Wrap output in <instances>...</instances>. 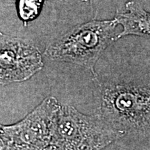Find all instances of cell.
<instances>
[{
  "mask_svg": "<svg viewBox=\"0 0 150 150\" xmlns=\"http://www.w3.org/2000/svg\"><path fill=\"white\" fill-rule=\"evenodd\" d=\"M81 1H91V0H81Z\"/></svg>",
  "mask_w": 150,
  "mask_h": 150,
  "instance_id": "obj_8",
  "label": "cell"
},
{
  "mask_svg": "<svg viewBox=\"0 0 150 150\" xmlns=\"http://www.w3.org/2000/svg\"><path fill=\"white\" fill-rule=\"evenodd\" d=\"M115 19L93 20L73 27L47 46L45 56L52 61L82 66L96 76L95 66L106 49L119 40Z\"/></svg>",
  "mask_w": 150,
  "mask_h": 150,
  "instance_id": "obj_2",
  "label": "cell"
},
{
  "mask_svg": "<svg viewBox=\"0 0 150 150\" xmlns=\"http://www.w3.org/2000/svg\"><path fill=\"white\" fill-rule=\"evenodd\" d=\"M61 107L56 97H48L22 120L1 125L0 149H48Z\"/></svg>",
  "mask_w": 150,
  "mask_h": 150,
  "instance_id": "obj_4",
  "label": "cell"
},
{
  "mask_svg": "<svg viewBox=\"0 0 150 150\" xmlns=\"http://www.w3.org/2000/svg\"><path fill=\"white\" fill-rule=\"evenodd\" d=\"M114 19L122 27L119 39L127 35L150 38V12L138 1H127L125 10L116 11Z\"/></svg>",
  "mask_w": 150,
  "mask_h": 150,
  "instance_id": "obj_6",
  "label": "cell"
},
{
  "mask_svg": "<svg viewBox=\"0 0 150 150\" xmlns=\"http://www.w3.org/2000/svg\"><path fill=\"white\" fill-rule=\"evenodd\" d=\"M44 0H16V10L23 23L35 20L42 10Z\"/></svg>",
  "mask_w": 150,
  "mask_h": 150,
  "instance_id": "obj_7",
  "label": "cell"
},
{
  "mask_svg": "<svg viewBox=\"0 0 150 150\" xmlns=\"http://www.w3.org/2000/svg\"><path fill=\"white\" fill-rule=\"evenodd\" d=\"M40 50L32 43L0 33V83L1 86L27 81L42 70Z\"/></svg>",
  "mask_w": 150,
  "mask_h": 150,
  "instance_id": "obj_5",
  "label": "cell"
},
{
  "mask_svg": "<svg viewBox=\"0 0 150 150\" xmlns=\"http://www.w3.org/2000/svg\"><path fill=\"white\" fill-rule=\"evenodd\" d=\"M97 114L120 135L150 136V89L133 84L103 87Z\"/></svg>",
  "mask_w": 150,
  "mask_h": 150,
  "instance_id": "obj_1",
  "label": "cell"
},
{
  "mask_svg": "<svg viewBox=\"0 0 150 150\" xmlns=\"http://www.w3.org/2000/svg\"><path fill=\"white\" fill-rule=\"evenodd\" d=\"M121 138L99 114L85 115L65 105L60 108L48 149H102Z\"/></svg>",
  "mask_w": 150,
  "mask_h": 150,
  "instance_id": "obj_3",
  "label": "cell"
}]
</instances>
